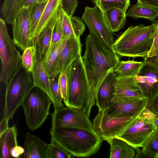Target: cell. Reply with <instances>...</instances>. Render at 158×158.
<instances>
[{"mask_svg":"<svg viewBox=\"0 0 158 158\" xmlns=\"http://www.w3.org/2000/svg\"><path fill=\"white\" fill-rule=\"evenodd\" d=\"M21 10L20 0H4L1 8L5 21L10 24Z\"/></svg>","mask_w":158,"mask_h":158,"instance_id":"obj_28","label":"cell"},{"mask_svg":"<svg viewBox=\"0 0 158 158\" xmlns=\"http://www.w3.org/2000/svg\"><path fill=\"white\" fill-rule=\"evenodd\" d=\"M59 75L55 77L50 78V85L54 96L58 102L62 103L63 99L59 83Z\"/></svg>","mask_w":158,"mask_h":158,"instance_id":"obj_36","label":"cell"},{"mask_svg":"<svg viewBox=\"0 0 158 158\" xmlns=\"http://www.w3.org/2000/svg\"><path fill=\"white\" fill-rule=\"evenodd\" d=\"M126 15L135 19H146L152 23L158 22V10L137 3L130 8Z\"/></svg>","mask_w":158,"mask_h":158,"instance_id":"obj_25","label":"cell"},{"mask_svg":"<svg viewBox=\"0 0 158 158\" xmlns=\"http://www.w3.org/2000/svg\"><path fill=\"white\" fill-rule=\"evenodd\" d=\"M135 117H112L108 114L105 108L98 110L93 119L94 130L103 140L106 141L115 137L127 123Z\"/></svg>","mask_w":158,"mask_h":158,"instance_id":"obj_11","label":"cell"},{"mask_svg":"<svg viewBox=\"0 0 158 158\" xmlns=\"http://www.w3.org/2000/svg\"><path fill=\"white\" fill-rule=\"evenodd\" d=\"M9 119L5 117L3 118L0 122V136L6 131L9 127L8 122Z\"/></svg>","mask_w":158,"mask_h":158,"instance_id":"obj_43","label":"cell"},{"mask_svg":"<svg viewBox=\"0 0 158 158\" xmlns=\"http://www.w3.org/2000/svg\"><path fill=\"white\" fill-rule=\"evenodd\" d=\"M81 59L89 88L88 114L90 115L101 84L114 72L120 61L116 53L90 33L86 37L85 53Z\"/></svg>","mask_w":158,"mask_h":158,"instance_id":"obj_1","label":"cell"},{"mask_svg":"<svg viewBox=\"0 0 158 158\" xmlns=\"http://www.w3.org/2000/svg\"><path fill=\"white\" fill-rule=\"evenodd\" d=\"M82 46L80 38L66 37L60 51L55 68L50 78L59 75L63 69L69 67L81 56Z\"/></svg>","mask_w":158,"mask_h":158,"instance_id":"obj_16","label":"cell"},{"mask_svg":"<svg viewBox=\"0 0 158 158\" xmlns=\"http://www.w3.org/2000/svg\"><path fill=\"white\" fill-rule=\"evenodd\" d=\"M89 99V86L81 56L69 67L67 95L63 101L66 106L84 109L87 115Z\"/></svg>","mask_w":158,"mask_h":158,"instance_id":"obj_4","label":"cell"},{"mask_svg":"<svg viewBox=\"0 0 158 158\" xmlns=\"http://www.w3.org/2000/svg\"><path fill=\"white\" fill-rule=\"evenodd\" d=\"M24 152V148L18 145L11 149L10 151V155L12 157L18 158L23 154Z\"/></svg>","mask_w":158,"mask_h":158,"instance_id":"obj_41","label":"cell"},{"mask_svg":"<svg viewBox=\"0 0 158 158\" xmlns=\"http://www.w3.org/2000/svg\"><path fill=\"white\" fill-rule=\"evenodd\" d=\"M144 62L139 73L134 78L146 98L149 100L158 90V65L148 57L144 59Z\"/></svg>","mask_w":158,"mask_h":158,"instance_id":"obj_13","label":"cell"},{"mask_svg":"<svg viewBox=\"0 0 158 158\" xmlns=\"http://www.w3.org/2000/svg\"><path fill=\"white\" fill-rule=\"evenodd\" d=\"M149 100L141 98L135 100L110 103L105 109L111 117H136L140 115L146 108Z\"/></svg>","mask_w":158,"mask_h":158,"instance_id":"obj_17","label":"cell"},{"mask_svg":"<svg viewBox=\"0 0 158 158\" xmlns=\"http://www.w3.org/2000/svg\"><path fill=\"white\" fill-rule=\"evenodd\" d=\"M47 158H71L72 156L54 140L51 139L47 150Z\"/></svg>","mask_w":158,"mask_h":158,"instance_id":"obj_34","label":"cell"},{"mask_svg":"<svg viewBox=\"0 0 158 158\" xmlns=\"http://www.w3.org/2000/svg\"><path fill=\"white\" fill-rule=\"evenodd\" d=\"M81 19L88 27L90 33L113 50L114 32L108 25L102 10L96 5L93 7L87 6Z\"/></svg>","mask_w":158,"mask_h":158,"instance_id":"obj_9","label":"cell"},{"mask_svg":"<svg viewBox=\"0 0 158 158\" xmlns=\"http://www.w3.org/2000/svg\"><path fill=\"white\" fill-rule=\"evenodd\" d=\"M141 98L146 99L134 77L117 76L114 96L110 104Z\"/></svg>","mask_w":158,"mask_h":158,"instance_id":"obj_14","label":"cell"},{"mask_svg":"<svg viewBox=\"0 0 158 158\" xmlns=\"http://www.w3.org/2000/svg\"><path fill=\"white\" fill-rule=\"evenodd\" d=\"M136 151V155L135 158H148V157L144 153L141 149L137 147L134 148Z\"/></svg>","mask_w":158,"mask_h":158,"instance_id":"obj_45","label":"cell"},{"mask_svg":"<svg viewBox=\"0 0 158 158\" xmlns=\"http://www.w3.org/2000/svg\"><path fill=\"white\" fill-rule=\"evenodd\" d=\"M64 38L60 17L58 19L56 23L52 34L50 44L57 43Z\"/></svg>","mask_w":158,"mask_h":158,"instance_id":"obj_37","label":"cell"},{"mask_svg":"<svg viewBox=\"0 0 158 158\" xmlns=\"http://www.w3.org/2000/svg\"><path fill=\"white\" fill-rule=\"evenodd\" d=\"M48 144L37 136L29 132L25 135L23 154L24 158H47V150Z\"/></svg>","mask_w":158,"mask_h":158,"instance_id":"obj_20","label":"cell"},{"mask_svg":"<svg viewBox=\"0 0 158 158\" xmlns=\"http://www.w3.org/2000/svg\"><path fill=\"white\" fill-rule=\"evenodd\" d=\"M52 103L50 98L40 88L34 86L30 89L21 105L30 130L34 131L41 126L49 114Z\"/></svg>","mask_w":158,"mask_h":158,"instance_id":"obj_6","label":"cell"},{"mask_svg":"<svg viewBox=\"0 0 158 158\" xmlns=\"http://www.w3.org/2000/svg\"><path fill=\"white\" fill-rule=\"evenodd\" d=\"M36 3V0H20L21 9L23 8L31 7Z\"/></svg>","mask_w":158,"mask_h":158,"instance_id":"obj_44","label":"cell"},{"mask_svg":"<svg viewBox=\"0 0 158 158\" xmlns=\"http://www.w3.org/2000/svg\"><path fill=\"white\" fill-rule=\"evenodd\" d=\"M55 26L47 27L41 33L37 39V44L39 47L42 59L50 45Z\"/></svg>","mask_w":158,"mask_h":158,"instance_id":"obj_32","label":"cell"},{"mask_svg":"<svg viewBox=\"0 0 158 158\" xmlns=\"http://www.w3.org/2000/svg\"><path fill=\"white\" fill-rule=\"evenodd\" d=\"M158 54V28L153 39L152 47L148 56L151 57L157 55Z\"/></svg>","mask_w":158,"mask_h":158,"instance_id":"obj_40","label":"cell"},{"mask_svg":"<svg viewBox=\"0 0 158 158\" xmlns=\"http://www.w3.org/2000/svg\"><path fill=\"white\" fill-rule=\"evenodd\" d=\"M46 3L47 2L42 4L36 3L32 7L30 18V39L35 31Z\"/></svg>","mask_w":158,"mask_h":158,"instance_id":"obj_33","label":"cell"},{"mask_svg":"<svg viewBox=\"0 0 158 158\" xmlns=\"http://www.w3.org/2000/svg\"><path fill=\"white\" fill-rule=\"evenodd\" d=\"M146 108L158 116V90L149 100Z\"/></svg>","mask_w":158,"mask_h":158,"instance_id":"obj_39","label":"cell"},{"mask_svg":"<svg viewBox=\"0 0 158 158\" xmlns=\"http://www.w3.org/2000/svg\"><path fill=\"white\" fill-rule=\"evenodd\" d=\"M48 0H36V3L38 4H42L47 2Z\"/></svg>","mask_w":158,"mask_h":158,"instance_id":"obj_47","label":"cell"},{"mask_svg":"<svg viewBox=\"0 0 158 158\" xmlns=\"http://www.w3.org/2000/svg\"><path fill=\"white\" fill-rule=\"evenodd\" d=\"M32 7L22 8L11 24L13 41L16 47L23 52L33 44L30 38V18Z\"/></svg>","mask_w":158,"mask_h":158,"instance_id":"obj_12","label":"cell"},{"mask_svg":"<svg viewBox=\"0 0 158 158\" xmlns=\"http://www.w3.org/2000/svg\"><path fill=\"white\" fill-rule=\"evenodd\" d=\"M154 158H158V153L155 156Z\"/></svg>","mask_w":158,"mask_h":158,"instance_id":"obj_48","label":"cell"},{"mask_svg":"<svg viewBox=\"0 0 158 158\" xmlns=\"http://www.w3.org/2000/svg\"><path fill=\"white\" fill-rule=\"evenodd\" d=\"M50 133L51 139L73 157H90L98 152L103 140L94 131L78 128L52 127Z\"/></svg>","mask_w":158,"mask_h":158,"instance_id":"obj_2","label":"cell"},{"mask_svg":"<svg viewBox=\"0 0 158 158\" xmlns=\"http://www.w3.org/2000/svg\"><path fill=\"white\" fill-rule=\"evenodd\" d=\"M52 127L78 128L94 131L93 124L83 109L66 106L51 114Z\"/></svg>","mask_w":158,"mask_h":158,"instance_id":"obj_10","label":"cell"},{"mask_svg":"<svg viewBox=\"0 0 158 158\" xmlns=\"http://www.w3.org/2000/svg\"><path fill=\"white\" fill-rule=\"evenodd\" d=\"M37 41H33L31 46L26 48L23 51L22 55V64L25 69L31 73L35 64V59L36 52Z\"/></svg>","mask_w":158,"mask_h":158,"instance_id":"obj_31","label":"cell"},{"mask_svg":"<svg viewBox=\"0 0 158 158\" xmlns=\"http://www.w3.org/2000/svg\"><path fill=\"white\" fill-rule=\"evenodd\" d=\"M78 4L77 0H62L63 10L69 16H72Z\"/></svg>","mask_w":158,"mask_h":158,"instance_id":"obj_38","label":"cell"},{"mask_svg":"<svg viewBox=\"0 0 158 158\" xmlns=\"http://www.w3.org/2000/svg\"><path fill=\"white\" fill-rule=\"evenodd\" d=\"M117 76L113 72L109 74L104 80L98 91L96 105L98 110L108 106L114 97L115 84Z\"/></svg>","mask_w":158,"mask_h":158,"instance_id":"obj_19","label":"cell"},{"mask_svg":"<svg viewBox=\"0 0 158 158\" xmlns=\"http://www.w3.org/2000/svg\"><path fill=\"white\" fill-rule=\"evenodd\" d=\"M142 114L130 120L115 137L134 148H141L155 129L153 119Z\"/></svg>","mask_w":158,"mask_h":158,"instance_id":"obj_8","label":"cell"},{"mask_svg":"<svg viewBox=\"0 0 158 158\" xmlns=\"http://www.w3.org/2000/svg\"><path fill=\"white\" fill-rule=\"evenodd\" d=\"M144 63V61H122L118 63L114 72L117 77H135L138 74Z\"/></svg>","mask_w":158,"mask_h":158,"instance_id":"obj_27","label":"cell"},{"mask_svg":"<svg viewBox=\"0 0 158 158\" xmlns=\"http://www.w3.org/2000/svg\"><path fill=\"white\" fill-rule=\"evenodd\" d=\"M137 3L158 10V0H137Z\"/></svg>","mask_w":158,"mask_h":158,"instance_id":"obj_42","label":"cell"},{"mask_svg":"<svg viewBox=\"0 0 158 158\" xmlns=\"http://www.w3.org/2000/svg\"><path fill=\"white\" fill-rule=\"evenodd\" d=\"M60 20L63 36L80 38L85 30L81 19L77 16H69L63 10Z\"/></svg>","mask_w":158,"mask_h":158,"instance_id":"obj_21","label":"cell"},{"mask_svg":"<svg viewBox=\"0 0 158 158\" xmlns=\"http://www.w3.org/2000/svg\"><path fill=\"white\" fill-rule=\"evenodd\" d=\"M63 11L62 0H48L31 40L37 41L39 35L46 27L55 26Z\"/></svg>","mask_w":158,"mask_h":158,"instance_id":"obj_18","label":"cell"},{"mask_svg":"<svg viewBox=\"0 0 158 158\" xmlns=\"http://www.w3.org/2000/svg\"><path fill=\"white\" fill-rule=\"evenodd\" d=\"M17 129L14 125L0 136V158H12L10 151L14 147L18 145L17 139Z\"/></svg>","mask_w":158,"mask_h":158,"instance_id":"obj_23","label":"cell"},{"mask_svg":"<svg viewBox=\"0 0 158 158\" xmlns=\"http://www.w3.org/2000/svg\"><path fill=\"white\" fill-rule=\"evenodd\" d=\"M141 148L148 158H154L158 153V129H155Z\"/></svg>","mask_w":158,"mask_h":158,"instance_id":"obj_30","label":"cell"},{"mask_svg":"<svg viewBox=\"0 0 158 158\" xmlns=\"http://www.w3.org/2000/svg\"><path fill=\"white\" fill-rule=\"evenodd\" d=\"M69 66L63 69L59 75V83L63 100L66 98L67 95Z\"/></svg>","mask_w":158,"mask_h":158,"instance_id":"obj_35","label":"cell"},{"mask_svg":"<svg viewBox=\"0 0 158 158\" xmlns=\"http://www.w3.org/2000/svg\"><path fill=\"white\" fill-rule=\"evenodd\" d=\"M153 121L155 129H158V116H156Z\"/></svg>","mask_w":158,"mask_h":158,"instance_id":"obj_46","label":"cell"},{"mask_svg":"<svg viewBox=\"0 0 158 158\" xmlns=\"http://www.w3.org/2000/svg\"><path fill=\"white\" fill-rule=\"evenodd\" d=\"M105 20L114 32L123 28L126 22V13L117 8H112L103 11Z\"/></svg>","mask_w":158,"mask_h":158,"instance_id":"obj_26","label":"cell"},{"mask_svg":"<svg viewBox=\"0 0 158 158\" xmlns=\"http://www.w3.org/2000/svg\"><path fill=\"white\" fill-rule=\"evenodd\" d=\"M158 28V22L148 26H131L114 42L112 48L120 56L145 59L152 46Z\"/></svg>","mask_w":158,"mask_h":158,"instance_id":"obj_3","label":"cell"},{"mask_svg":"<svg viewBox=\"0 0 158 158\" xmlns=\"http://www.w3.org/2000/svg\"><path fill=\"white\" fill-rule=\"evenodd\" d=\"M5 85L3 117L10 119L34 86L31 73L27 71L21 63Z\"/></svg>","mask_w":158,"mask_h":158,"instance_id":"obj_5","label":"cell"},{"mask_svg":"<svg viewBox=\"0 0 158 158\" xmlns=\"http://www.w3.org/2000/svg\"><path fill=\"white\" fill-rule=\"evenodd\" d=\"M10 37L5 20L0 19V81L6 84L22 62V55Z\"/></svg>","mask_w":158,"mask_h":158,"instance_id":"obj_7","label":"cell"},{"mask_svg":"<svg viewBox=\"0 0 158 158\" xmlns=\"http://www.w3.org/2000/svg\"><path fill=\"white\" fill-rule=\"evenodd\" d=\"M67 37L55 44H50L43 58L44 66L50 76H52L55 68L60 51Z\"/></svg>","mask_w":158,"mask_h":158,"instance_id":"obj_24","label":"cell"},{"mask_svg":"<svg viewBox=\"0 0 158 158\" xmlns=\"http://www.w3.org/2000/svg\"><path fill=\"white\" fill-rule=\"evenodd\" d=\"M106 141L110 145V158H135V149L124 141L115 137Z\"/></svg>","mask_w":158,"mask_h":158,"instance_id":"obj_22","label":"cell"},{"mask_svg":"<svg viewBox=\"0 0 158 158\" xmlns=\"http://www.w3.org/2000/svg\"><path fill=\"white\" fill-rule=\"evenodd\" d=\"M103 11L112 9H119L125 13L130 5V0H91Z\"/></svg>","mask_w":158,"mask_h":158,"instance_id":"obj_29","label":"cell"},{"mask_svg":"<svg viewBox=\"0 0 158 158\" xmlns=\"http://www.w3.org/2000/svg\"><path fill=\"white\" fill-rule=\"evenodd\" d=\"M36 48L34 66L31 72L34 85L40 88L49 96L55 109L63 108L65 105L58 102L52 94L51 87L50 76L44 66L40 49L37 44Z\"/></svg>","mask_w":158,"mask_h":158,"instance_id":"obj_15","label":"cell"}]
</instances>
